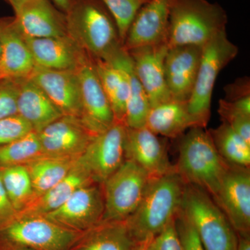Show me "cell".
I'll list each match as a JSON object with an SVG mask.
<instances>
[{
    "mask_svg": "<svg viewBox=\"0 0 250 250\" xmlns=\"http://www.w3.org/2000/svg\"><path fill=\"white\" fill-rule=\"evenodd\" d=\"M218 113L223 123L229 125L250 144V96L237 100L221 99Z\"/></svg>",
    "mask_w": 250,
    "mask_h": 250,
    "instance_id": "1f68e13d",
    "label": "cell"
},
{
    "mask_svg": "<svg viewBox=\"0 0 250 250\" xmlns=\"http://www.w3.org/2000/svg\"><path fill=\"white\" fill-rule=\"evenodd\" d=\"M237 236H238L237 250H250V233H246V234L237 233Z\"/></svg>",
    "mask_w": 250,
    "mask_h": 250,
    "instance_id": "ab89813d",
    "label": "cell"
},
{
    "mask_svg": "<svg viewBox=\"0 0 250 250\" xmlns=\"http://www.w3.org/2000/svg\"><path fill=\"white\" fill-rule=\"evenodd\" d=\"M229 165L219 154L208 130L192 127L182 135L174 166L186 184L201 188L213 199Z\"/></svg>",
    "mask_w": 250,
    "mask_h": 250,
    "instance_id": "3957f363",
    "label": "cell"
},
{
    "mask_svg": "<svg viewBox=\"0 0 250 250\" xmlns=\"http://www.w3.org/2000/svg\"><path fill=\"white\" fill-rule=\"evenodd\" d=\"M146 126L165 139L180 138L188 130L198 127L188 108V101L171 100L152 106Z\"/></svg>",
    "mask_w": 250,
    "mask_h": 250,
    "instance_id": "d4e9b609",
    "label": "cell"
},
{
    "mask_svg": "<svg viewBox=\"0 0 250 250\" xmlns=\"http://www.w3.org/2000/svg\"><path fill=\"white\" fill-rule=\"evenodd\" d=\"M125 159L135 163L151 179L175 171L167 150V139H162L147 126H126L125 140Z\"/></svg>",
    "mask_w": 250,
    "mask_h": 250,
    "instance_id": "4fadbf2b",
    "label": "cell"
},
{
    "mask_svg": "<svg viewBox=\"0 0 250 250\" xmlns=\"http://www.w3.org/2000/svg\"><path fill=\"white\" fill-rule=\"evenodd\" d=\"M148 247L149 250H183L176 228L175 219L149 242Z\"/></svg>",
    "mask_w": 250,
    "mask_h": 250,
    "instance_id": "8d00e7d4",
    "label": "cell"
},
{
    "mask_svg": "<svg viewBox=\"0 0 250 250\" xmlns=\"http://www.w3.org/2000/svg\"><path fill=\"white\" fill-rule=\"evenodd\" d=\"M120 57L129 80V96L126 102L124 123L126 127H143L146 126L148 113L151 108L149 99L135 73L132 60L123 47L120 51Z\"/></svg>",
    "mask_w": 250,
    "mask_h": 250,
    "instance_id": "83f0119b",
    "label": "cell"
},
{
    "mask_svg": "<svg viewBox=\"0 0 250 250\" xmlns=\"http://www.w3.org/2000/svg\"><path fill=\"white\" fill-rule=\"evenodd\" d=\"M181 209L205 250H237L236 231L213 197L201 188L185 184Z\"/></svg>",
    "mask_w": 250,
    "mask_h": 250,
    "instance_id": "5b68a950",
    "label": "cell"
},
{
    "mask_svg": "<svg viewBox=\"0 0 250 250\" xmlns=\"http://www.w3.org/2000/svg\"><path fill=\"white\" fill-rule=\"evenodd\" d=\"M6 1L12 6L14 12H16V11L21 7V5H22L23 3L25 2L26 1H27V0H6Z\"/></svg>",
    "mask_w": 250,
    "mask_h": 250,
    "instance_id": "b9f144b4",
    "label": "cell"
},
{
    "mask_svg": "<svg viewBox=\"0 0 250 250\" xmlns=\"http://www.w3.org/2000/svg\"><path fill=\"white\" fill-rule=\"evenodd\" d=\"M21 80L0 78V119L18 114L17 100Z\"/></svg>",
    "mask_w": 250,
    "mask_h": 250,
    "instance_id": "e575fe53",
    "label": "cell"
},
{
    "mask_svg": "<svg viewBox=\"0 0 250 250\" xmlns=\"http://www.w3.org/2000/svg\"><path fill=\"white\" fill-rule=\"evenodd\" d=\"M0 78H29L36 67L14 17L0 18Z\"/></svg>",
    "mask_w": 250,
    "mask_h": 250,
    "instance_id": "d6986e66",
    "label": "cell"
},
{
    "mask_svg": "<svg viewBox=\"0 0 250 250\" xmlns=\"http://www.w3.org/2000/svg\"><path fill=\"white\" fill-rule=\"evenodd\" d=\"M18 213L5 191L0 175V229L4 228L18 218Z\"/></svg>",
    "mask_w": 250,
    "mask_h": 250,
    "instance_id": "74e56055",
    "label": "cell"
},
{
    "mask_svg": "<svg viewBox=\"0 0 250 250\" xmlns=\"http://www.w3.org/2000/svg\"><path fill=\"white\" fill-rule=\"evenodd\" d=\"M238 48L220 33L202 47L201 61L188 108L198 127H207L210 117L212 94L219 74L236 58Z\"/></svg>",
    "mask_w": 250,
    "mask_h": 250,
    "instance_id": "52a82bcc",
    "label": "cell"
},
{
    "mask_svg": "<svg viewBox=\"0 0 250 250\" xmlns=\"http://www.w3.org/2000/svg\"><path fill=\"white\" fill-rule=\"evenodd\" d=\"M227 24L226 11L217 3L208 0H175L170 12L167 48L203 47L226 31Z\"/></svg>",
    "mask_w": 250,
    "mask_h": 250,
    "instance_id": "277c9868",
    "label": "cell"
},
{
    "mask_svg": "<svg viewBox=\"0 0 250 250\" xmlns=\"http://www.w3.org/2000/svg\"><path fill=\"white\" fill-rule=\"evenodd\" d=\"M122 48L107 60L92 59L95 71L111 103L115 120L124 123L126 102L129 96V80L120 57Z\"/></svg>",
    "mask_w": 250,
    "mask_h": 250,
    "instance_id": "603a6c76",
    "label": "cell"
},
{
    "mask_svg": "<svg viewBox=\"0 0 250 250\" xmlns=\"http://www.w3.org/2000/svg\"><path fill=\"white\" fill-rule=\"evenodd\" d=\"M80 83L82 115L80 119L95 136L116 123L111 103L98 76L89 55L76 70Z\"/></svg>",
    "mask_w": 250,
    "mask_h": 250,
    "instance_id": "30bf717a",
    "label": "cell"
},
{
    "mask_svg": "<svg viewBox=\"0 0 250 250\" xmlns=\"http://www.w3.org/2000/svg\"><path fill=\"white\" fill-rule=\"evenodd\" d=\"M0 56H1V42H0Z\"/></svg>",
    "mask_w": 250,
    "mask_h": 250,
    "instance_id": "f6af8a7d",
    "label": "cell"
},
{
    "mask_svg": "<svg viewBox=\"0 0 250 250\" xmlns=\"http://www.w3.org/2000/svg\"><path fill=\"white\" fill-rule=\"evenodd\" d=\"M167 49V44L164 43L128 51L135 73L147 94L151 107L171 100L164 69Z\"/></svg>",
    "mask_w": 250,
    "mask_h": 250,
    "instance_id": "2e32d148",
    "label": "cell"
},
{
    "mask_svg": "<svg viewBox=\"0 0 250 250\" xmlns=\"http://www.w3.org/2000/svg\"><path fill=\"white\" fill-rule=\"evenodd\" d=\"M126 126L116 122L107 130L94 136L80 156L94 182L103 184L125 162Z\"/></svg>",
    "mask_w": 250,
    "mask_h": 250,
    "instance_id": "8fae6325",
    "label": "cell"
},
{
    "mask_svg": "<svg viewBox=\"0 0 250 250\" xmlns=\"http://www.w3.org/2000/svg\"><path fill=\"white\" fill-rule=\"evenodd\" d=\"M184 187L176 171L149 180L139 207L125 220L136 243L150 241L175 219L182 206Z\"/></svg>",
    "mask_w": 250,
    "mask_h": 250,
    "instance_id": "6da1fadb",
    "label": "cell"
},
{
    "mask_svg": "<svg viewBox=\"0 0 250 250\" xmlns=\"http://www.w3.org/2000/svg\"><path fill=\"white\" fill-rule=\"evenodd\" d=\"M14 250H34L30 249V248H18V249H15Z\"/></svg>",
    "mask_w": 250,
    "mask_h": 250,
    "instance_id": "ee69618b",
    "label": "cell"
},
{
    "mask_svg": "<svg viewBox=\"0 0 250 250\" xmlns=\"http://www.w3.org/2000/svg\"><path fill=\"white\" fill-rule=\"evenodd\" d=\"M42 155L39 136L35 131H31L14 142L0 146V169L26 166Z\"/></svg>",
    "mask_w": 250,
    "mask_h": 250,
    "instance_id": "4dcf8cb0",
    "label": "cell"
},
{
    "mask_svg": "<svg viewBox=\"0 0 250 250\" xmlns=\"http://www.w3.org/2000/svg\"><path fill=\"white\" fill-rule=\"evenodd\" d=\"M150 179L139 166L125 160L103 184V221H125L129 218L139 207Z\"/></svg>",
    "mask_w": 250,
    "mask_h": 250,
    "instance_id": "ba28073f",
    "label": "cell"
},
{
    "mask_svg": "<svg viewBox=\"0 0 250 250\" xmlns=\"http://www.w3.org/2000/svg\"><path fill=\"white\" fill-rule=\"evenodd\" d=\"M0 175L10 201L21 213L36 198L27 167L18 166L0 169Z\"/></svg>",
    "mask_w": 250,
    "mask_h": 250,
    "instance_id": "f546056e",
    "label": "cell"
},
{
    "mask_svg": "<svg viewBox=\"0 0 250 250\" xmlns=\"http://www.w3.org/2000/svg\"><path fill=\"white\" fill-rule=\"evenodd\" d=\"M24 38L36 66L52 70H76L88 55L68 35L47 38L24 36Z\"/></svg>",
    "mask_w": 250,
    "mask_h": 250,
    "instance_id": "44dd1931",
    "label": "cell"
},
{
    "mask_svg": "<svg viewBox=\"0 0 250 250\" xmlns=\"http://www.w3.org/2000/svg\"><path fill=\"white\" fill-rule=\"evenodd\" d=\"M104 213L103 184L93 183L79 188L63 205L44 216L62 228L83 233L101 223Z\"/></svg>",
    "mask_w": 250,
    "mask_h": 250,
    "instance_id": "9c48e42d",
    "label": "cell"
},
{
    "mask_svg": "<svg viewBox=\"0 0 250 250\" xmlns=\"http://www.w3.org/2000/svg\"><path fill=\"white\" fill-rule=\"evenodd\" d=\"M226 100H237L250 96V82L249 77L238 79L225 88Z\"/></svg>",
    "mask_w": 250,
    "mask_h": 250,
    "instance_id": "f35d334b",
    "label": "cell"
},
{
    "mask_svg": "<svg viewBox=\"0 0 250 250\" xmlns=\"http://www.w3.org/2000/svg\"><path fill=\"white\" fill-rule=\"evenodd\" d=\"M55 6L59 10L63 12L64 14L67 12V10L70 8L73 0H52Z\"/></svg>",
    "mask_w": 250,
    "mask_h": 250,
    "instance_id": "60d3db41",
    "label": "cell"
},
{
    "mask_svg": "<svg viewBox=\"0 0 250 250\" xmlns=\"http://www.w3.org/2000/svg\"><path fill=\"white\" fill-rule=\"evenodd\" d=\"M43 154L80 158L95 135L80 118L62 116L37 133Z\"/></svg>",
    "mask_w": 250,
    "mask_h": 250,
    "instance_id": "9a60e30c",
    "label": "cell"
},
{
    "mask_svg": "<svg viewBox=\"0 0 250 250\" xmlns=\"http://www.w3.org/2000/svg\"><path fill=\"white\" fill-rule=\"evenodd\" d=\"M114 19L122 44L140 9L149 0H100Z\"/></svg>",
    "mask_w": 250,
    "mask_h": 250,
    "instance_id": "d6a6232c",
    "label": "cell"
},
{
    "mask_svg": "<svg viewBox=\"0 0 250 250\" xmlns=\"http://www.w3.org/2000/svg\"><path fill=\"white\" fill-rule=\"evenodd\" d=\"M137 243L125 221H102L83 233L72 250H134Z\"/></svg>",
    "mask_w": 250,
    "mask_h": 250,
    "instance_id": "484cf974",
    "label": "cell"
},
{
    "mask_svg": "<svg viewBox=\"0 0 250 250\" xmlns=\"http://www.w3.org/2000/svg\"><path fill=\"white\" fill-rule=\"evenodd\" d=\"M175 0H149L130 25L123 48L126 51L167 44L171 9Z\"/></svg>",
    "mask_w": 250,
    "mask_h": 250,
    "instance_id": "5bb4252c",
    "label": "cell"
},
{
    "mask_svg": "<svg viewBox=\"0 0 250 250\" xmlns=\"http://www.w3.org/2000/svg\"><path fill=\"white\" fill-rule=\"evenodd\" d=\"M202 47L180 46L167 49L164 62L165 76L171 99L188 101L200 66Z\"/></svg>",
    "mask_w": 250,
    "mask_h": 250,
    "instance_id": "ac0fdd59",
    "label": "cell"
},
{
    "mask_svg": "<svg viewBox=\"0 0 250 250\" xmlns=\"http://www.w3.org/2000/svg\"><path fill=\"white\" fill-rule=\"evenodd\" d=\"M65 14L67 35L91 58L107 60L123 47L114 19L100 0H73Z\"/></svg>",
    "mask_w": 250,
    "mask_h": 250,
    "instance_id": "7a4b0ae2",
    "label": "cell"
},
{
    "mask_svg": "<svg viewBox=\"0 0 250 250\" xmlns=\"http://www.w3.org/2000/svg\"><path fill=\"white\" fill-rule=\"evenodd\" d=\"M93 183L95 182L89 172L79 159L62 180L36 198L25 209L18 213V216L47 214L63 205L79 188Z\"/></svg>",
    "mask_w": 250,
    "mask_h": 250,
    "instance_id": "cb8c5ba5",
    "label": "cell"
},
{
    "mask_svg": "<svg viewBox=\"0 0 250 250\" xmlns=\"http://www.w3.org/2000/svg\"><path fill=\"white\" fill-rule=\"evenodd\" d=\"M43 90L62 116L80 118V83L76 70H59L36 66L29 77Z\"/></svg>",
    "mask_w": 250,
    "mask_h": 250,
    "instance_id": "e0dca14e",
    "label": "cell"
},
{
    "mask_svg": "<svg viewBox=\"0 0 250 250\" xmlns=\"http://www.w3.org/2000/svg\"><path fill=\"white\" fill-rule=\"evenodd\" d=\"M79 159L43 154L27 164L25 166L36 198L62 180L72 170Z\"/></svg>",
    "mask_w": 250,
    "mask_h": 250,
    "instance_id": "4316f807",
    "label": "cell"
},
{
    "mask_svg": "<svg viewBox=\"0 0 250 250\" xmlns=\"http://www.w3.org/2000/svg\"><path fill=\"white\" fill-rule=\"evenodd\" d=\"M23 35L30 38L67 36L65 14L49 0H27L15 12Z\"/></svg>",
    "mask_w": 250,
    "mask_h": 250,
    "instance_id": "ffe728a7",
    "label": "cell"
},
{
    "mask_svg": "<svg viewBox=\"0 0 250 250\" xmlns=\"http://www.w3.org/2000/svg\"><path fill=\"white\" fill-rule=\"evenodd\" d=\"M17 110L18 114L36 133L62 116L43 90L29 77L21 80Z\"/></svg>",
    "mask_w": 250,
    "mask_h": 250,
    "instance_id": "7402d4cb",
    "label": "cell"
},
{
    "mask_svg": "<svg viewBox=\"0 0 250 250\" xmlns=\"http://www.w3.org/2000/svg\"><path fill=\"white\" fill-rule=\"evenodd\" d=\"M33 131L25 120L18 114L0 119V146L14 142Z\"/></svg>",
    "mask_w": 250,
    "mask_h": 250,
    "instance_id": "836d02e7",
    "label": "cell"
},
{
    "mask_svg": "<svg viewBox=\"0 0 250 250\" xmlns=\"http://www.w3.org/2000/svg\"><path fill=\"white\" fill-rule=\"evenodd\" d=\"M82 234L62 228L44 215H21L0 229V250H72Z\"/></svg>",
    "mask_w": 250,
    "mask_h": 250,
    "instance_id": "8992f818",
    "label": "cell"
},
{
    "mask_svg": "<svg viewBox=\"0 0 250 250\" xmlns=\"http://www.w3.org/2000/svg\"><path fill=\"white\" fill-rule=\"evenodd\" d=\"M175 225L183 250H205L193 225L181 208L176 215Z\"/></svg>",
    "mask_w": 250,
    "mask_h": 250,
    "instance_id": "d590c367",
    "label": "cell"
},
{
    "mask_svg": "<svg viewBox=\"0 0 250 250\" xmlns=\"http://www.w3.org/2000/svg\"><path fill=\"white\" fill-rule=\"evenodd\" d=\"M220 156L229 164L250 167V144L237 134L227 123L208 130Z\"/></svg>",
    "mask_w": 250,
    "mask_h": 250,
    "instance_id": "f1b7e54d",
    "label": "cell"
},
{
    "mask_svg": "<svg viewBox=\"0 0 250 250\" xmlns=\"http://www.w3.org/2000/svg\"><path fill=\"white\" fill-rule=\"evenodd\" d=\"M213 200L237 233H250V167L230 164Z\"/></svg>",
    "mask_w": 250,
    "mask_h": 250,
    "instance_id": "7c38bea8",
    "label": "cell"
},
{
    "mask_svg": "<svg viewBox=\"0 0 250 250\" xmlns=\"http://www.w3.org/2000/svg\"><path fill=\"white\" fill-rule=\"evenodd\" d=\"M149 242H147V243H137L134 250H149V247H148Z\"/></svg>",
    "mask_w": 250,
    "mask_h": 250,
    "instance_id": "7bdbcfd3",
    "label": "cell"
}]
</instances>
